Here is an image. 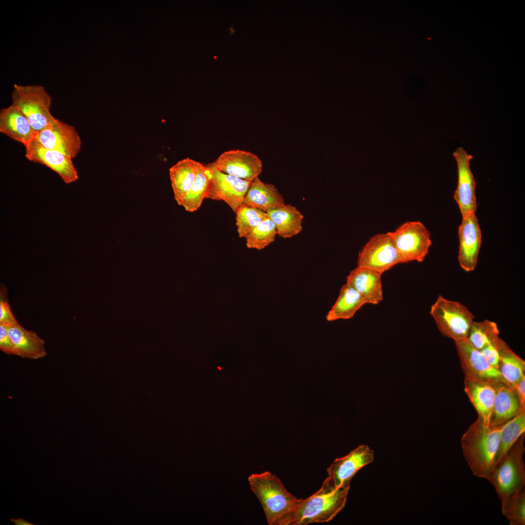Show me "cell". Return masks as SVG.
<instances>
[{"label": "cell", "instance_id": "obj_17", "mask_svg": "<svg viewBox=\"0 0 525 525\" xmlns=\"http://www.w3.org/2000/svg\"><path fill=\"white\" fill-rule=\"evenodd\" d=\"M382 274L372 269L357 266L347 276L346 283L360 294L366 304L376 305L383 299Z\"/></svg>", "mask_w": 525, "mask_h": 525}, {"label": "cell", "instance_id": "obj_4", "mask_svg": "<svg viewBox=\"0 0 525 525\" xmlns=\"http://www.w3.org/2000/svg\"><path fill=\"white\" fill-rule=\"evenodd\" d=\"M525 451L524 434L493 470L490 482L494 487L501 501L524 489Z\"/></svg>", "mask_w": 525, "mask_h": 525}, {"label": "cell", "instance_id": "obj_26", "mask_svg": "<svg viewBox=\"0 0 525 525\" xmlns=\"http://www.w3.org/2000/svg\"><path fill=\"white\" fill-rule=\"evenodd\" d=\"M366 303L360 294L351 285L346 283L340 289L338 297L326 316L327 321L349 319Z\"/></svg>", "mask_w": 525, "mask_h": 525}, {"label": "cell", "instance_id": "obj_29", "mask_svg": "<svg viewBox=\"0 0 525 525\" xmlns=\"http://www.w3.org/2000/svg\"><path fill=\"white\" fill-rule=\"evenodd\" d=\"M497 324L486 319L482 321H473L471 327L468 339L476 349L480 350L490 343L497 340L499 337Z\"/></svg>", "mask_w": 525, "mask_h": 525}, {"label": "cell", "instance_id": "obj_31", "mask_svg": "<svg viewBox=\"0 0 525 525\" xmlns=\"http://www.w3.org/2000/svg\"><path fill=\"white\" fill-rule=\"evenodd\" d=\"M276 227L269 217L264 219L245 238L248 248L262 250L273 243L277 235Z\"/></svg>", "mask_w": 525, "mask_h": 525}, {"label": "cell", "instance_id": "obj_19", "mask_svg": "<svg viewBox=\"0 0 525 525\" xmlns=\"http://www.w3.org/2000/svg\"><path fill=\"white\" fill-rule=\"evenodd\" d=\"M0 132L25 147L36 135L27 117L12 104L0 111Z\"/></svg>", "mask_w": 525, "mask_h": 525}, {"label": "cell", "instance_id": "obj_6", "mask_svg": "<svg viewBox=\"0 0 525 525\" xmlns=\"http://www.w3.org/2000/svg\"><path fill=\"white\" fill-rule=\"evenodd\" d=\"M430 314L444 336L455 342L468 338L474 316L460 302L439 295L432 305Z\"/></svg>", "mask_w": 525, "mask_h": 525}, {"label": "cell", "instance_id": "obj_8", "mask_svg": "<svg viewBox=\"0 0 525 525\" xmlns=\"http://www.w3.org/2000/svg\"><path fill=\"white\" fill-rule=\"evenodd\" d=\"M402 263L391 232L377 233L370 238L358 253L357 266L382 274Z\"/></svg>", "mask_w": 525, "mask_h": 525}, {"label": "cell", "instance_id": "obj_35", "mask_svg": "<svg viewBox=\"0 0 525 525\" xmlns=\"http://www.w3.org/2000/svg\"><path fill=\"white\" fill-rule=\"evenodd\" d=\"M499 338L497 340L490 343L480 350L488 362L497 369L499 360L498 350Z\"/></svg>", "mask_w": 525, "mask_h": 525}, {"label": "cell", "instance_id": "obj_14", "mask_svg": "<svg viewBox=\"0 0 525 525\" xmlns=\"http://www.w3.org/2000/svg\"><path fill=\"white\" fill-rule=\"evenodd\" d=\"M453 156L457 163L458 172L457 185L454 198L459 206L462 217H464L475 213L477 209L475 180L470 166L473 156L461 147L453 153Z\"/></svg>", "mask_w": 525, "mask_h": 525}, {"label": "cell", "instance_id": "obj_21", "mask_svg": "<svg viewBox=\"0 0 525 525\" xmlns=\"http://www.w3.org/2000/svg\"><path fill=\"white\" fill-rule=\"evenodd\" d=\"M496 395L490 426H500L522 410L515 389L503 382L495 383Z\"/></svg>", "mask_w": 525, "mask_h": 525}, {"label": "cell", "instance_id": "obj_38", "mask_svg": "<svg viewBox=\"0 0 525 525\" xmlns=\"http://www.w3.org/2000/svg\"><path fill=\"white\" fill-rule=\"evenodd\" d=\"M227 30L230 31V33L229 34L230 35H233L234 34V33L235 32V30L233 28V25H231L229 29H227Z\"/></svg>", "mask_w": 525, "mask_h": 525}, {"label": "cell", "instance_id": "obj_20", "mask_svg": "<svg viewBox=\"0 0 525 525\" xmlns=\"http://www.w3.org/2000/svg\"><path fill=\"white\" fill-rule=\"evenodd\" d=\"M8 327L16 355L33 360L46 356L45 341L35 332L26 329L18 322L8 325Z\"/></svg>", "mask_w": 525, "mask_h": 525}, {"label": "cell", "instance_id": "obj_18", "mask_svg": "<svg viewBox=\"0 0 525 525\" xmlns=\"http://www.w3.org/2000/svg\"><path fill=\"white\" fill-rule=\"evenodd\" d=\"M495 384L467 377L464 380V391L476 410L478 418L488 426H490L496 395Z\"/></svg>", "mask_w": 525, "mask_h": 525}, {"label": "cell", "instance_id": "obj_24", "mask_svg": "<svg viewBox=\"0 0 525 525\" xmlns=\"http://www.w3.org/2000/svg\"><path fill=\"white\" fill-rule=\"evenodd\" d=\"M499 360L497 369L504 382L515 388L525 377V361L517 355L501 338L498 342Z\"/></svg>", "mask_w": 525, "mask_h": 525}, {"label": "cell", "instance_id": "obj_16", "mask_svg": "<svg viewBox=\"0 0 525 525\" xmlns=\"http://www.w3.org/2000/svg\"><path fill=\"white\" fill-rule=\"evenodd\" d=\"M458 237L460 265L466 272L472 271L476 266L482 240L481 231L475 213L462 217Z\"/></svg>", "mask_w": 525, "mask_h": 525}, {"label": "cell", "instance_id": "obj_1", "mask_svg": "<svg viewBox=\"0 0 525 525\" xmlns=\"http://www.w3.org/2000/svg\"><path fill=\"white\" fill-rule=\"evenodd\" d=\"M501 426L491 427L477 419L461 438L462 454L473 474L490 481L498 450Z\"/></svg>", "mask_w": 525, "mask_h": 525}, {"label": "cell", "instance_id": "obj_36", "mask_svg": "<svg viewBox=\"0 0 525 525\" xmlns=\"http://www.w3.org/2000/svg\"><path fill=\"white\" fill-rule=\"evenodd\" d=\"M514 389L519 401L521 408L522 410H525V377L518 383Z\"/></svg>", "mask_w": 525, "mask_h": 525}, {"label": "cell", "instance_id": "obj_22", "mask_svg": "<svg viewBox=\"0 0 525 525\" xmlns=\"http://www.w3.org/2000/svg\"><path fill=\"white\" fill-rule=\"evenodd\" d=\"M243 204L266 212L285 203L283 196L274 185L263 182L258 177L251 182Z\"/></svg>", "mask_w": 525, "mask_h": 525}, {"label": "cell", "instance_id": "obj_25", "mask_svg": "<svg viewBox=\"0 0 525 525\" xmlns=\"http://www.w3.org/2000/svg\"><path fill=\"white\" fill-rule=\"evenodd\" d=\"M266 212L274 223L277 234L280 237L291 238L302 230L304 216L296 207L291 204L271 208Z\"/></svg>", "mask_w": 525, "mask_h": 525}, {"label": "cell", "instance_id": "obj_30", "mask_svg": "<svg viewBox=\"0 0 525 525\" xmlns=\"http://www.w3.org/2000/svg\"><path fill=\"white\" fill-rule=\"evenodd\" d=\"M235 213L240 238H245L256 226L269 217L266 212L244 204L240 206Z\"/></svg>", "mask_w": 525, "mask_h": 525}, {"label": "cell", "instance_id": "obj_7", "mask_svg": "<svg viewBox=\"0 0 525 525\" xmlns=\"http://www.w3.org/2000/svg\"><path fill=\"white\" fill-rule=\"evenodd\" d=\"M391 234L402 263L423 261L432 242L430 233L423 223L406 221Z\"/></svg>", "mask_w": 525, "mask_h": 525}, {"label": "cell", "instance_id": "obj_2", "mask_svg": "<svg viewBox=\"0 0 525 525\" xmlns=\"http://www.w3.org/2000/svg\"><path fill=\"white\" fill-rule=\"evenodd\" d=\"M350 484L334 491L322 487L283 518L278 525H307L332 520L345 506Z\"/></svg>", "mask_w": 525, "mask_h": 525}, {"label": "cell", "instance_id": "obj_3", "mask_svg": "<svg viewBox=\"0 0 525 525\" xmlns=\"http://www.w3.org/2000/svg\"><path fill=\"white\" fill-rule=\"evenodd\" d=\"M248 481L262 506L269 525H278L303 499L290 493L279 478L269 471L252 473Z\"/></svg>", "mask_w": 525, "mask_h": 525}, {"label": "cell", "instance_id": "obj_5", "mask_svg": "<svg viewBox=\"0 0 525 525\" xmlns=\"http://www.w3.org/2000/svg\"><path fill=\"white\" fill-rule=\"evenodd\" d=\"M13 88L12 104L27 117L36 133L55 119L50 111L52 98L43 86L14 84Z\"/></svg>", "mask_w": 525, "mask_h": 525}, {"label": "cell", "instance_id": "obj_9", "mask_svg": "<svg viewBox=\"0 0 525 525\" xmlns=\"http://www.w3.org/2000/svg\"><path fill=\"white\" fill-rule=\"evenodd\" d=\"M374 452L367 445H360L346 456L335 459L327 468L328 476L321 487L334 491L350 484L352 478L365 466L374 460Z\"/></svg>", "mask_w": 525, "mask_h": 525}, {"label": "cell", "instance_id": "obj_33", "mask_svg": "<svg viewBox=\"0 0 525 525\" xmlns=\"http://www.w3.org/2000/svg\"><path fill=\"white\" fill-rule=\"evenodd\" d=\"M17 323L8 301L6 288L2 286L0 290V323L10 325Z\"/></svg>", "mask_w": 525, "mask_h": 525}, {"label": "cell", "instance_id": "obj_27", "mask_svg": "<svg viewBox=\"0 0 525 525\" xmlns=\"http://www.w3.org/2000/svg\"><path fill=\"white\" fill-rule=\"evenodd\" d=\"M525 411H520L514 417L501 426L499 445L495 466L503 459L519 438L525 434Z\"/></svg>", "mask_w": 525, "mask_h": 525}, {"label": "cell", "instance_id": "obj_13", "mask_svg": "<svg viewBox=\"0 0 525 525\" xmlns=\"http://www.w3.org/2000/svg\"><path fill=\"white\" fill-rule=\"evenodd\" d=\"M25 148V156L28 160L45 165L57 174L66 184L72 183L79 178L71 158L45 147L35 139Z\"/></svg>", "mask_w": 525, "mask_h": 525}, {"label": "cell", "instance_id": "obj_32", "mask_svg": "<svg viewBox=\"0 0 525 525\" xmlns=\"http://www.w3.org/2000/svg\"><path fill=\"white\" fill-rule=\"evenodd\" d=\"M502 512L510 525H525V490L512 494L501 501Z\"/></svg>", "mask_w": 525, "mask_h": 525}, {"label": "cell", "instance_id": "obj_39", "mask_svg": "<svg viewBox=\"0 0 525 525\" xmlns=\"http://www.w3.org/2000/svg\"><path fill=\"white\" fill-rule=\"evenodd\" d=\"M214 59H217V57H216V56H214Z\"/></svg>", "mask_w": 525, "mask_h": 525}, {"label": "cell", "instance_id": "obj_11", "mask_svg": "<svg viewBox=\"0 0 525 525\" xmlns=\"http://www.w3.org/2000/svg\"><path fill=\"white\" fill-rule=\"evenodd\" d=\"M35 139L45 147L72 158H75L81 149V140L75 128L56 118L46 128L36 133Z\"/></svg>", "mask_w": 525, "mask_h": 525}, {"label": "cell", "instance_id": "obj_34", "mask_svg": "<svg viewBox=\"0 0 525 525\" xmlns=\"http://www.w3.org/2000/svg\"><path fill=\"white\" fill-rule=\"evenodd\" d=\"M0 350L7 355H15L14 345L8 332V325L0 323Z\"/></svg>", "mask_w": 525, "mask_h": 525}, {"label": "cell", "instance_id": "obj_37", "mask_svg": "<svg viewBox=\"0 0 525 525\" xmlns=\"http://www.w3.org/2000/svg\"><path fill=\"white\" fill-rule=\"evenodd\" d=\"M10 521L15 525H35L23 518H11Z\"/></svg>", "mask_w": 525, "mask_h": 525}, {"label": "cell", "instance_id": "obj_15", "mask_svg": "<svg viewBox=\"0 0 525 525\" xmlns=\"http://www.w3.org/2000/svg\"><path fill=\"white\" fill-rule=\"evenodd\" d=\"M460 364L465 377L493 384L503 382L498 369L491 366L481 351L468 338L455 342Z\"/></svg>", "mask_w": 525, "mask_h": 525}, {"label": "cell", "instance_id": "obj_23", "mask_svg": "<svg viewBox=\"0 0 525 525\" xmlns=\"http://www.w3.org/2000/svg\"><path fill=\"white\" fill-rule=\"evenodd\" d=\"M198 161L186 158L169 169V175L174 199L182 206L195 179Z\"/></svg>", "mask_w": 525, "mask_h": 525}, {"label": "cell", "instance_id": "obj_10", "mask_svg": "<svg viewBox=\"0 0 525 525\" xmlns=\"http://www.w3.org/2000/svg\"><path fill=\"white\" fill-rule=\"evenodd\" d=\"M205 165L210 178L206 198L223 201L235 212L243 204L245 193L252 181L222 173L212 163Z\"/></svg>", "mask_w": 525, "mask_h": 525}, {"label": "cell", "instance_id": "obj_12", "mask_svg": "<svg viewBox=\"0 0 525 525\" xmlns=\"http://www.w3.org/2000/svg\"><path fill=\"white\" fill-rule=\"evenodd\" d=\"M211 163L222 173L249 181L259 177L262 169L257 155L240 149L225 151Z\"/></svg>", "mask_w": 525, "mask_h": 525}, {"label": "cell", "instance_id": "obj_28", "mask_svg": "<svg viewBox=\"0 0 525 525\" xmlns=\"http://www.w3.org/2000/svg\"><path fill=\"white\" fill-rule=\"evenodd\" d=\"M210 180L205 164L198 162L195 180L182 205L186 211L192 212L199 209L206 198Z\"/></svg>", "mask_w": 525, "mask_h": 525}]
</instances>
